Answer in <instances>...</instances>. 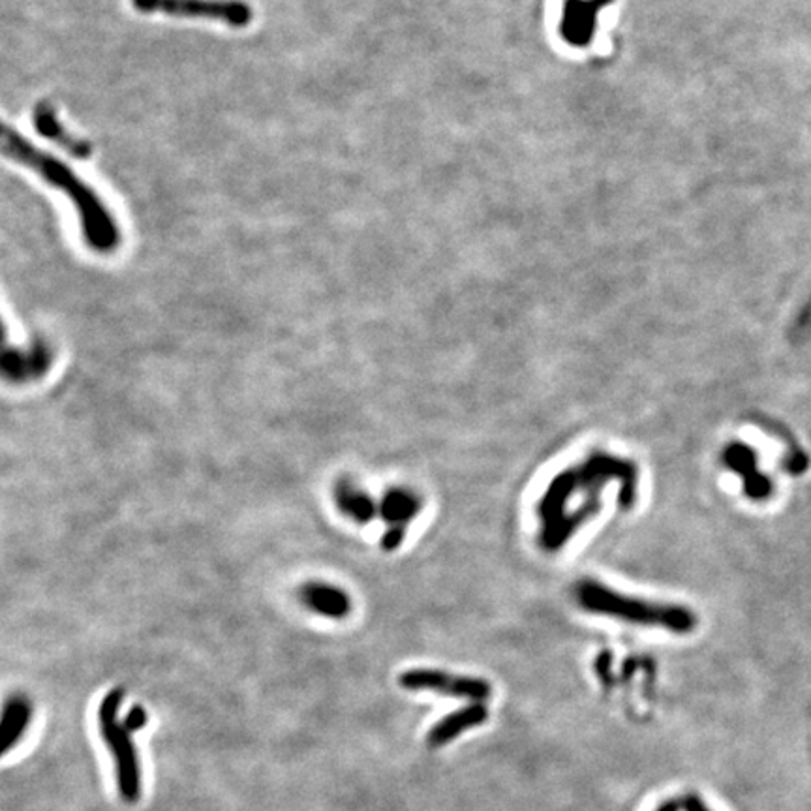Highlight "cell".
Segmentation results:
<instances>
[{
  "label": "cell",
  "instance_id": "obj_8",
  "mask_svg": "<svg viewBox=\"0 0 811 811\" xmlns=\"http://www.w3.org/2000/svg\"><path fill=\"white\" fill-rule=\"evenodd\" d=\"M609 2L612 0H565L560 23L563 40L575 48H582L584 43L590 42L595 27V16Z\"/></svg>",
  "mask_w": 811,
  "mask_h": 811
},
{
  "label": "cell",
  "instance_id": "obj_5",
  "mask_svg": "<svg viewBox=\"0 0 811 811\" xmlns=\"http://www.w3.org/2000/svg\"><path fill=\"white\" fill-rule=\"evenodd\" d=\"M141 13H164L170 18L207 19L244 29L252 23L254 12L244 0H132Z\"/></svg>",
  "mask_w": 811,
  "mask_h": 811
},
{
  "label": "cell",
  "instance_id": "obj_11",
  "mask_svg": "<svg viewBox=\"0 0 811 811\" xmlns=\"http://www.w3.org/2000/svg\"><path fill=\"white\" fill-rule=\"evenodd\" d=\"M31 704L21 697H13L4 704L2 720H0V753L2 755H7L8 751L18 744L31 723Z\"/></svg>",
  "mask_w": 811,
  "mask_h": 811
},
{
  "label": "cell",
  "instance_id": "obj_3",
  "mask_svg": "<svg viewBox=\"0 0 811 811\" xmlns=\"http://www.w3.org/2000/svg\"><path fill=\"white\" fill-rule=\"evenodd\" d=\"M575 598L577 603L584 611L622 620L628 624L663 628V630L679 633V635L691 633L697 625L695 614L685 607L652 603V601L631 598L625 593L614 592L601 582H579L575 588Z\"/></svg>",
  "mask_w": 811,
  "mask_h": 811
},
{
  "label": "cell",
  "instance_id": "obj_19",
  "mask_svg": "<svg viewBox=\"0 0 811 811\" xmlns=\"http://www.w3.org/2000/svg\"><path fill=\"white\" fill-rule=\"evenodd\" d=\"M679 802H674V800H669V802H665V804H661L660 808H658V811H679Z\"/></svg>",
  "mask_w": 811,
  "mask_h": 811
},
{
  "label": "cell",
  "instance_id": "obj_15",
  "mask_svg": "<svg viewBox=\"0 0 811 811\" xmlns=\"http://www.w3.org/2000/svg\"><path fill=\"white\" fill-rule=\"evenodd\" d=\"M811 340V293L802 307L797 310L791 326H789V342L793 346H804Z\"/></svg>",
  "mask_w": 811,
  "mask_h": 811
},
{
  "label": "cell",
  "instance_id": "obj_9",
  "mask_svg": "<svg viewBox=\"0 0 811 811\" xmlns=\"http://www.w3.org/2000/svg\"><path fill=\"white\" fill-rule=\"evenodd\" d=\"M487 718H489V710L483 702H473L467 709L457 710L453 714L445 715L442 721H438L437 725L430 729L429 744L432 748L449 744L464 731L483 725Z\"/></svg>",
  "mask_w": 811,
  "mask_h": 811
},
{
  "label": "cell",
  "instance_id": "obj_18",
  "mask_svg": "<svg viewBox=\"0 0 811 811\" xmlns=\"http://www.w3.org/2000/svg\"><path fill=\"white\" fill-rule=\"evenodd\" d=\"M682 808H684V811H710L709 805L704 804L697 794H688L684 802H682Z\"/></svg>",
  "mask_w": 811,
  "mask_h": 811
},
{
  "label": "cell",
  "instance_id": "obj_17",
  "mask_svg": "<svg viewBox=\"0 0 811 811\" xmlns=\"http://www.w3.org/2000/svg\"><path fill=\"white\" fill-rule=\"evenodd\" d=\"M406 535V527H391L388 530V533L383 535L382 539V547L386 549V551H394L397 547L402 543V539H404Z\"/></svg>",
  "mask_w": 811,
  "mask_h": 811
},
{
  "label": "cell",
  "instance_id": "obj_6",
  "mask_svg": "<svg viewBox=\"0 0 811 811\" xmlns=\"http://www.w3.org/2000/svg\"><path fill=\"white\" fill-rule=\"evenodd\" d=\"M399 684L410 691H432L442 695L483 702L492 695L489 682L470 677H459L437 669H412L400 674Z\"/></svg>",
  "mask_w": 811,
  "mask_h": 811
},
{
  "label": "cell",
  "instance_id": "obj_10",
  "mask_svg": "<svg viewBox=\"0 0 811 811\" xmlns=\"http://www.w3.org/2000/svg\"><path fill=\"white\" fill-rule=\"evenodd\" d=\"M34 128H37L38 133H42L43 138H48L49 141L62 147L72 157H91V146L86 141L78 140L76 136L68 132L67 128L57 121L56 111L49 103H38V108L34 110Z\"/></svg>",
  "mask_w": 811,
  "mask_h": 811
},
{
  "label": "cell",
  "instance_id": "obj_16",
  "mask_svg": "<svg viewBox=\"0 0 811 811\" xmlns=\"http://www.w3.org/2000/svg\"><path fill=\"white\" fill-rule=\"evenodd\" d=\"M146 723V710L141 709V707H133V709L128 712L127 718H124V723H122V725L127 727L130 733H133V731H140V729H143Z\"/></svg>",
  "mask_w": 811,
  "mask_h": 811
},
{
  "label": "cell",
  "instance_id": "obj_2",
  "mask_svg": "<svg viewBox=\"0 0 811 811\" xmlns=\"http://www.w3.org/2000/svg\"><path fill=\"white\" fill-rule=\"evenodd\" d=\"M2 151L24 168L37 171L43 181L59 188L70 198L78 209L83 239L94 252L110 254L117 250L121 244V231L113 214L103 206L97 192L81 181L64 162L32 146L31 141L10 127H4L2 132Z\"/></svg>",
  "mask_w": 811,
  "mask_h": 811
},
{
  "label": "cell",
  "instance_id": "obj_4",
  "mask_svg": "<svg viewBox=\"0 0 811 811\" xmlns=\"http://www.w3.org/2000/svg\"><path fill=\"white\" fill-rule=\"evenodd\" d=\"M124 701V691L111 690L103 697L98 710L100 733L106 744L110 745L116 759L117 788L122 800L128 804H136L141 797V769L138 761V751L130 739V731L119 723V710Z\"/></svg>",
  "mask_w": 811,
  "mask_h": 811
},
{
  "label": "cell",
  "instance_id": "obj_14",
  "mask_svg": "<svg viewBox=\"0 0 811 811\" xmlns=\"http://www.w3.org/2000/svg\"><path fill=\"white\" fill-rule=\"evenodd\" d=\"M339 502L348 515L356 521L369 522L376 515V505L364 492L344 489L339 492Z\"/></svg>",
  "mask_w": 811,
  "mask_h": 811
},
{
  "label": "cell",
  "instance_id": "obj_12",
  "mask_svg": "<svg viewBox=\"0 0 811 811\" xmlns=\"http://www.w3.org/2000/svg\"><path fill=\"white\" fill-rule=\"evenodd\" d=\"M304 605L323 617L342 618L350 612V598L339 588L329 587L323 582H310L303 588Z\"/></svg>",
  "mask_w": 811,
  "mask_h": 811
},
{
  "label": "cell",
  "instance_id": "obj_7",
  "mask_svg": "<svg viewBox=\"0 0 811 811\" xmlns=\"http://www.w3.org/2000/svg\"><path fill=\"white\" fill-rule=\"evenodd\" d=\"M723 462L731 472L739 473L744 481V491L753 502H764L772 497L774 483L769 475L759 472L757 468V454L753 449L744 443H731L723 453Z\"/></svg>",
  "mask_w": 811,
  "mask_h": 811
},
{
  "label": "cell",
  "instance_id": "obj_1",
  "mask_svg": "<svg viewBox=\"0 0 811 811\" xmlns=\"http://www.w3.org/2000/svg\"><path fill=\"white\" fill-rule=\"evenodd\" d=\"M614 478L637 484V470L618 457L598 453L552 479L538 503L541 547L562 549L584 522L598 515L601 491Z\"/></svg>",
  "mask_w": 811,
  "mask_h": 811
},
{
  "label": "cell",
  "instance_id": "obj_13",
  "mask_svg": "<svg viewBox=\"0 0 811 811\" xmlns=\"http://www.w3.org/2000/svg\"><path fill=\"white\" fill-rule=\"evenodd\" d=\"M419 505L421 503L415 494L406 491L389 492L388 497L383 498L382 515L386 517V521L393 522L394 527H406L410 519L418 515Z\"/></svg>",
  "mask_w": 811,
  "mask_h": 811
}]
</instances>
